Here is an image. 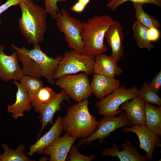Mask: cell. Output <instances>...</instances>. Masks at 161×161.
I'll return each instance as SVG.
<instances>
[{"label": "cell", "instance_id": "6da1fadb", "mask_svg": "<svg viewBox=\"0 0 161 161\" xmlns=\"http://www.w3.org/2000/svg\"><path fill=\"white\" fill-rule=\"evenodd\" d=\"M11 46L22 64L24 75L38 78L44 77L49 84H55L54 75L62 56L58 55L55 58L49 57L41 50L39 44L34 45L33 48L30 50L24 46L18 47L12 43Z\"/></svg>", "mask_w": 161, "mask_h": 161}, {"label": "cell", "instance_id": "7a4b0ae2", "mask_svg": "<svg viewBox=\"0 0 161 161\" xmlns=\"http://www.w3.org/2000/svg\"><path fill=\"white\" fill-rule=\"evenodd\" d=\"M19 5L21 12L18 21L20 32L28 44H39L44 41L47 29L45 9L32 0H22Z\"/></svg>", "mask_w": 161, "mask_h": 161}, {"label": "cell", "instance_id": "3957f363", "mask_svg": "<svg viewBox=\"0 0 161 161\" xmlns=\"http://www.w3.org/2000/svg\"><path fill=\"white\" fill-rule=\"evenodd\" d=\"M89 103L87 99H84L68 108L67 114L61 119L62 129L66 133L84 138L96 130L97 121L89 111Z\"/></svg>", "mask_w": 161, "mask_h": 161}, {"label": "cell", "instance_id": "277c9868", "mask_svg": "<svg viewBox=\"0 0 161 161\" xmlns=\"http://www.w3.org/2000/svg\"><path fill=\"white\" fill-rule=\"evenodd\" d=\"M114 21L109 15H95L82 22L84 54L95 57L107 51V47L104 44L105 34Z\"/></svg>", "mask_w": 161, "mask_h": 161}, {"label": "cell", "instance_id": "5b68a950", "mask_svg": "<svg viewBox=\"0 0 161 161\" xmlns=\"http://www.w3.org/2000/svg\"><path fill=\"white\" fill-rule=\"evenodd\" d=\"M58 30L63 33L69 47L81 54H84L83 43L81 36L82 22L71 16L69 11L62 9L56 18Z\"/></svg>", "mask_w": 161, "mask_h": 161}, {"label": "cell", "instance_id": "8992f818", "mask_svg": "<svg viewBox=\"0 0 161 161\" xmlns=\"http://www.w3.org/2000/svg\"><path fill=\"white\" fill-rule=\"evenodd\" d=\"M95 61L94 56L81 54L73 49L66 51L58 65L54 78L80 72L91 75L93 73Z\"/></svg>", "mask_w": 161, "mask_h": 161}, {"label": "cell", "instance_id": "52a82bcc", "mask_svg": "<svg viewBox=\"0 0 161 161\" xmlns=\"http://www.w3.org/2000/svg\"><path fill=\"white\" fill-rule=\"evenodd\" d=\"M138 88L136 86L128 88L124 86L119 87L111 93L95 103L98 109L97 113L103 116H115L120 114L123 111L119 107L125 102L137 96Z\"/></svg>", "mask_w": 161, "mask_h": 161}, {"label": "cell", "instance_id": "ba28073f", "mask_svg": "<svg viewBox=\"0 0 161 161\" xmlns=\"http://www.w3.org/2000/svg\"><path fill=\"white\" fill-rule=\"evenodd\" d=\"M88 76L84 72L65 75L57 79L55 84L64 89L69 97L78 103L88 99L92 94Z\"/></svg>", "mask_w": 161, "mask_h": 161}, {"label": "cell", "instance_id": "9c48e42d", "mask_svg": "<svg viewBox=\"0 0 161 161\" xmlns=\"http://www.w3.org/2000/svg\"><path fill=\"white\" fill-rule=\"evenodd\" d=\"M103 116L101 120L97 121V127L95 131L90 136L79 140L78 147L84 144L88 145L97 140L100 143H102L105 138L115 130L123 126H132L124 111L117 117Z\"/></svg>", "mask_w": 161, "mask_h": 161}, {"label": "cell", "instance_id": "30bf717a", "mask_svg": "<svg viewBox=\"0 0 161 161\" xmlns=\"http://www.w3.org/2000/svg\"><path fill=\"white\" fill-rule=\"evenodd\" d=\"M123 132H131L135 133L140 141L139 148L144 150L147 153L148 160H152L154 149L161 146L160 137L149 129L145 125H134L126 127L122 129Z\"/></svg>", "mask_w": 161, "mask_h": 161}, {"label": "cell", "instance_id": "8fae6325", "mask_svg": "<svg viewBox=\"0 0 161 161\" xmlns=\"http://www.w3.org/2000/svg\"><path fill=\"white\" fill-rule=\"evenodd\" d=\"M4 47L0 45V78L4 81L19 80L24 75L18 63L16 51L7 55L4 53Z\"/></svg>", "mask_w": 161, "mask_h": 161}, {"label": "cell", "instance_id": "7c38bea8", "mask_svg": "<svg viewBox=\"0 0 161 161\" xmlns=\"http://www.w3.org/2000/svg\"><path fill=\"white\" fill-rule=\"evenodd\" d=\"M120 146L123 149L122 150L120 151L119 146L114 142L112 147H106L103 149L102 152L103 157L106 156L113 158L117 157L120 161H146L148 160L147 155L140 154L137 148L135 147L127 138L126 142L121 144Z\"/></svg>", "mask_w": 161, "mask_h": 161}, {"label": "cell", "instance_id": "4fadbf2b", "mask_svg": "<svg viewBox=\"0 0 161 161\" xmlns=\"http://www.w3.org/2000/svg\"><path fill=\"white\" fill-rule=\"evenodd\" d=\"M65 101L68 103L70 102L69 97L64 90L62 89L51 102L34 109L35 111L40 114V119L42 123L38 137L40 136L43 129L48 124H53V119L55 113L61 109V104Z\"/></svg>", "mask_w": 161, "mask_h": 161}, {"label": "cell", "instance_id": "5bb4252c", "mask_svg": "<svg viewBox=\"0 0 161 161\" xmlns=\"http://www.w3.org/2000/svg\"><path fill=\"white\" fill-rule=\"evenodd\" d=\"M78 138L66 133L58 137L50 145L41 152L50 156V161H65L69 151Z\"/></svg>", "mask_w": 161, "mask_h": 161}, {"label": "cell", "instance_id": "9a60e30c", "mask_svg": "<svg viewBox=\"0 0 161 161\" xmlns=\"http://www.w3.org/2000/svg\"><path fill=\"white\" fill-rule=\"evenodd\" d=\"M105 37L112 49L111 56L118 63L123 56L124 52L122 44L124 34L120 23L114 20L113 23L106 31Z\"/></svg>", "mask_w": 161, "mask_h": 161}, {"label": "cell", "instance_id": "2e32d148", "mask_svg": "<svg viewBox=\"0 0 161 161\" xmlns=\"http://www.w3.org/2000/svg\"><path fill=\"white\" fill-rule=\"evenodd\" d=\"M120 80L101 74L94 73L90 86L92 94L97 99H100L105 97L120 87Z\"/></svg>", "mask_w": 161, "mask_h": 161}, {"label": "cell", "instance_id": "e0dca14e", "mask_svg": "<svg viewBox=\"0 0 161 161\" xmlns=\"http://www.w3.org/2000/svg\"><path fill=\"white\" fill-rule=\"evenodd\" d=\"M62 117L59 116L49 130L40 137L29 148L27 154L32 156L35 153H41L42 151L51 144L63 133L61 123Z\"/></svg>", "mask_w": 161, "mask_h": 161}, {"label": "cell", "instance_id": "ac0fdd59", "mask_svg": "<svg viewBox=\"0 0 161 161\" xmlns=\"http://www.w3.org/2000/svg\"><path fill=\"white\" fill-rule=\"evenodd\" d=\"M126 101L121 105L132 125H145L144 106L145 103L139 96Z\"/></svg>", "mask_w": 161, "mask_h": 161}, {"label": "cell", "instance_id": "d6986e66", "mask_svg": "<svg viewBox=\"0 0 161 161\" xmlns=\"http://www.w3.org/2000/svg\"><path fill=\"white\" fill-rule=\"evenodd\" d=\"M13 82L18 88L16 93V100L15 103L7 106V112L12 113L13 117L15 119L24 115V111L29 112L32 107L29 95L23 86L17 80Z\"/></svg>", "mask_w": 161, "mask_h": 161}, {"label": "cell", "instance_id": "ffe728a7", "mask_svg": "<svg viewBox=\"0 0 161 161\" xmlns=\"http://www.w3.org/2000/svg\"><path fill=\"white\" fill-rule=\"evenodd\" d=\"M110 56L101 54L95 57L93 73L102 74L112 78L120 75L123 70Z\"/></svg>", "mask_w": 161, "mask_h": 161}, {"label": "cell", "instance_id": "44dd1931", "mask_svg": "<svg viewBox=\"0 0 161 161\" xmlns=\"http://www.w3.org/2000/svg\"><path fill=\"white\" fill-rule=\"evenodd\" d=\"M145 125L159 137L161 136V107L145 103Z\"/></svg>", "mask_w": 161, "mask_h": 161}, {"label": "cell", "instance_id": "7402d4cb", "mask_svg": "<svg viewBox=\"0 0 161 161\" xmlns=\"http://www.w3.org/2000/svg\"><path fill=\"white\" fill-rule=\"evenodd\" d=\"M132 29L137 45L140 48H146L151 51L154 47L148 38V29L136 20L133 23Z\"/></svg>", "mask_w": 161, "mask_h": 161}, {"label": "cell", "instance_id": "603a6c76", "mask_svg": "<svg viewBox=\"0 0 161 161\" xmlns=\"http://www.w3.org/2000/svg\"><path fill=\"white\" fill-rule=\"evenodd\" d=\"M1 146L4 150V154L0 153V161H32L24 153L25 148L23 144H20L17 149L10 148L6 143Z\"/></svg>", "mask_w": 161, "mask_h": 161}, {"label": "cell", "instance_id": "cb8c5ba5", "mask_svg": "<svg viewBox=\"0 0 161 161\" xmlns=\"http://www.w3.org/2000/svg\"><path fill=\"white\" fill-rule=\"evenodd\" d=\"M143 4L140 3H133V5L135 12V17L136 20L148 29L152 27L158 29L160 28V24L158 20L143 10Z\"/></svg>", "mask_w": 161, "mask_h": 161}, {"label": "cell", "instance_id": "d4e9b609", "mask_svg": "<svg viewBox=\"0 0 161 161\" xmlns=\"http://www.w3.org/2000/svg\"><path fill=\"white\" fill-rule=\"evenodd\" d=\"M57 94L50 87L43 86L30 98L32 107L35 109L49 103L54 99Z\"/></svg>", "mask_w": 161, "mask_h": 161}, {"label": "cell", "instance_id": "484cf974", "mask_svg": "<svg viewBox=\"0 0 161 161\" xmlns=\"http://www.w3.org/2000/svg\"><path fill=\"white\" fill-rule=\"evenodd\" d=\"M28 93L30 98L34 96L43 86V83L40 78L24 75L19 80Z\"/></svg>", "mask_w": 161, "mask_h": 161}, {"label": "cell", "instance_id": "4316f807", "mask_svg": "<svg viewBox=\"0 0 161 161\" xmlns=\"http://www.w3.org/2000/svg\"><path fill=\"white\" fill-rule=\"evenodd\" d=\"M137 96L141 98L146 103L158 106L161 105V98L158 95L151 90L148 87V83L145 82L141 88L138 90Z\"/></svg>", "mask_w": 161, "mask_h": 161}, {"label": "cell", "instance_id": "83f0119b", "mask_svg": "<svg viewBox=\"0 0 161 161\" xmlns=\"http://www.w3.org/2000/svg\"><path fill=\"white\" fill-rule=\"evenodd\" d=\"M127 1L143 4H151L159 7H161V0H111L107 4L106 7L112 11H114L121 4Z\"/></svg>", "mask_w": 161, "mask_h": 161}, {"label": "cell", "instance_id": "f1b7e54d", "mask_svg": "<svg viewBox=\"0 0 161 161\" xmlns=\"http://www.w3.org/2000/svg\"><path fill=\"white\" fill-rule=\"evenodd\" d=\"M77 146L74 145L70 148L66 158L68 161H91L96 157L95 154L85 156L78 151Z\"/></svg>", "mask_w": 161, "mask_h": 161}, {"label": "cell", "instance_id": "f546056e", "mask_svg": "<svg viewBox=\"0 0 161 161\" xmlns=\"http://www.w3.org/2000/svg\"><path fill=\"white\" fill-rule=\"evenodd\" d=\"M66 0H44L45 10L52 19H56L59 10L57 5L58 2H64Z\"/></svg>", "mask_w": 161, "mask_h": 161}, {"label": "cell", "instance_id": "4dcf8cb0", "mask_svg": "<svg viewBox=\"0 0 161 161\" xmlns=\"http://www.w3.org/2000/svg\"><path fill=\"white\" fill-rule=\"evenodd\" d=\"M149 89L155 93L158 94L161 88V71L156 74L150 83Z\"/></svg>", "mask_w": 161, "mask_h": 161}, {"label": "cell", "instance_id": "1f68e13d", "mask_svg": "<svg viewBox=\"0 0 161 161\" xmlns=\"http://www.w3.org/2000/svg\"><path fill=\"white\" fill-rule=\"evenodd\" d=\"M148 36L149 40L151 42L157 41L160 38V32L158 29L151 27L148 29Z\"/></svg>", "mask_w": 161, "mask_h": 161}, {"label": "cell", "instance_id": "d6a6232c", "mask_svg": "<svg viewBox=\"0 0 161 161\" xmlns=\"http://www.w3.org/2000/svg\"><path fill=\"white\" fill-rule=\"evenodd\" d=\"M22 0H7L6 2L0 6V15L10 7L19 5ZM1 23L0 20V24Z\"/></svg>", "mask_w": 161, "mask_h": 161}, {"label": "cell", "instance_id": "836d02e7", "mask_svg": "<svg viewBox=\"0 0 161 161\" xmlns=\"http://www.w3.org/2000/svg\"><path fill=\"white\" fill-rule=\"evenodd\" d=\"M86 7L82 3L78 1L71 7L70 10L75 12L80 13L84 10Z\"/></svg>", "mask_w": 161, "mask_h": 161}, {"label": "cell", "instance_id": "e575fe53", "mask_svg": "<svg viewBox=\"0 0 161 161\" xmlns=\"http://www.w3.org/2000/svg\"><path fill=\"white\" fill-rule=\"evenodd\" d=\"M84 5L85 6H86L87 4L90 1V0H77Z\"/></svg>", "mask_w": 161, "mask_h": 161}, {"label": "cell", "instance_id": "d590c367", "mask_svg": "<svg viewBox=\"0 0 161 161\" xmlns=\"http://www.w3.org/2000/svg\"><path fill=\"white\" fill-rule=\"evenodd\" d=\"M37 2H38L39 1V0H35Z\"/></svg>", "mask_w": 161, "mask_h": 161}]
</instances>
